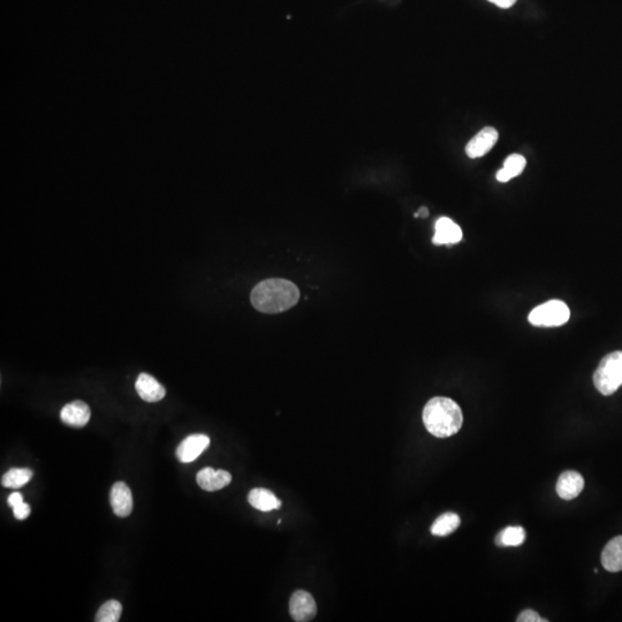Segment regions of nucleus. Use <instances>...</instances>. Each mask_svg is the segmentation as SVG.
I'll list each match as a JSON object with an SVG mask.
<instances>
[{"label":"nucleus","mask_w":622,"mask_h":622,"mask_svg":"<svg viewBox=\"0 0 622 622\" xmlns=\"http://www.w3.org/2000/svg\"><path fill=\"white\" fill-rule=\"evenodd\" d=\"M526 541V531L522 527H507L496 537L498 546H520Z\"/></svg>","instance_id":"obj_19"},{"label":"nucleus","mask_w":622,"mask_h":622,"mask_svg":"<svg viewBox=\"0 0 622 622\" xmlns=\"http://www.w3.org/2000/svg\"><path fill=\"white\" fill-rule=\"evenodd\" d=\"M91 411L86 402L73 401L67 403L60 411V420L65 424L74 428H82L89 422Z\"/></svg>","instance_id":"obj_11"},{"label":"nucleus","mask_w":622,"mask_h":622,"mask_svg":"<svg viewBox=\"0 0 622 622\" xmlns=\"http://www.w3.org/2000/svg\"><path fill=\"white\" fill-rule=\"evenodd\" d=\"M498 137H499V134H498L497 129H493V127L483 129L468 142L467 146H466V154H467L468 157L473 158V159L483 157L496 146Z\"/></svg>","instance_id":"obj_7"},{"label":"nucleus","mask_w":622,"mask_h":622,"mask_svg":"<svg viewBox=\"0 0 622 622\" xmlns=\"http://www.w3.org/2000/svg\"><path fill=\"white\" fill-rule=\"evenodd\" d=\"M289 614L296 622L311 621L317 614V605L313 596L304 590H298L289 599Z\"/></svg>","instance_id":"obj_5"},{"label":"nucleus","mask_w":622,"mask_h":622,"mask_svg":"<svg viewBox=\"0 0 622 622\" xmlns=\"http://www.w3.org/2000/svg\"><path fill=\"white\" fill-rule=\"evenodd\" d=\"M462 240V229L458 224L447 217H441L436 223V233L432 242L441 244H456Z\"/></svg>","instance_id":"obj_13"},{"label":"nucleus","mask_w":622,"mask_h":622,"mask_svg":"<svg viewBox=\"0 0 622 622\" xmlns=\"http://www.w3.org/2000/svg\"><path fill=\"white\" fill-rule=\"evenodd\" d=\"M13 514L18 520H26L30 515V506L28 503H19L18 506L13 507Z\"/></svg>","instance_id":"obj_22"},{"label":"nucleus","mask_w":622,"mask_h":622,"mask_svg":"<svg viewBox=\"0 0 622 622\" xmlns=\"http://www.w3.org/2000/svg\"><path fill=\"white\" fill-rule=\"evenodd\" d=\"M24 503V497H22V494L20 492H14V493L9 494V499H7V503H9V506L15 507L18 506L19 503Z\"/></svg>","instance_id":"obj_23"},{"label":"nucleus","mask_w":622,"mask_h":622,"mask_svg":"<svg viewBox=\"0 0 622 622\" xmlns=\"http://www.w3.org/2000/svg\"><path fill=\"white\" fill-rule=\"evenodd\" d=\"M196 482L204 491L221 490L232 482V475L226 471H216L214 468H203L197 473Z\"/></svg>","instance_id":"obj_9"},{"label":"nucleus","mask_w":622,"mask_h":622,"mask_svg":"<svg viewBox=\"0 0 622 622\" xmlns=\"http://www.w3.org/2000/svg\"><path fill=\"white\" fill-rule=\"evenodd\" d=\"M135 388L141 399L146 402H158L164 399L166 390L157 379L148 373H141L135 383Z\"/></svg>","instance_id":"obj_12"},{"label":"nucleus","mask_w":622,"mask_h":622,"mask_svg":"<svg viewBox=\"0 0 622 622\" xmlns=\"http://www.w3.org/2000/svg\"><path fill=\"white\" fill-rule=\"evenodd\" d=\"M248 501L254 508L259 509L261 512H270L281 507V501L268 488H253L248 494Z\"/></svg>","instance_id":"obj_15"},{"label":"nucleus","mask_w":622,"mask_h":622,"mask_svg":"<svg viewBox=\"0 0 622 622\" xmlns=\"http://www.w3.org/2000/svg\"><path fill=\"white\" fill-rule=\"evenodd\" d=\"M122 605L116 599H111L101 605L96 614L97 622H118L121 616Z\"/></svg>","instance_id":"obj_20"},{"label":"nucleus","mask_w":622,"mask_h":622,"mask_svg":"<svg viewBox=\"0 0 622 622\" xmlns=\"http://www.w3.org/2000/svg\"><path fill=\"white\" fill-rule=\"evenodd\" d=\"M488 1L494 4V5H497V6L501 7V9H509V7H512L518 0H488Z\"/></svg>","instance_id":"obj_24"},{"label":"nucleus","mask_w":622,"mask_h":622,"mask_svg":"<svg viewBox=\"0 0 622 622\" xmlns=\"http://www.w3.org/2000/svg\"><path fill=\"white\" fill-rule=\"evenodd\" d=\"M33 471L28 468H13L4 475L1 486L9 488H22L33 478Z\"/></svg>","instance_id":"obj_18"},{"label":"nucleus","mask_w":622,"mask_h":622,"mask_svg":"<svg viewBox=\"0 0 622 622\" xmlns=\"http://www.w3.org/2000/svg\"><path fill=\"white\" fill-rule=\"evenodd\" d=\"M526 165H527V161L523 156L518 155V154L508 156L503 163V169L497 173L498 181L508 182L515 176H520L523 172Z\"/></svg>","instance_id":"obj_16"},{"label":"nucleus","mask_w":622,"mask_h":622,"mask_svg":"<svg viewBox=\"0 0 622 622\" xmlns=\"http://www.w3.org/2000/svg\"><path fill=\"white\" fill-rule=\"evenodd\" d=\"M593 384L603 396H611L622 385V351L606 355L593 373Z\"/></svg>","instance_id":"obj_3"},{"label":"nucleus","mask_w":622,"mask_h":622,"mask_svg":"<svg viewBox=\"0 0 622 622\" xmlns=\"http://www.w3.org/2000/svg\"><path fill=\"white\" fill-rule=\"evenodd\" d=\"M423 423L432 436L448 438L461 429L463 415L456 401L445 396H436L424 407Z\"/></svg>","instance_id":"obj_2"},{"label":"nucleus","mask_w":622,"mask_h":622,"mask_svg":"<svg viewBox=\"0 0 622 622\" xmlns=\"http://www.w3.org/2000/svg\"><path fill=\"white\" fill-rule=\"evenodd\" d=\"M210 446V438L203 433L188 436L176 448V458L182 463L196 460Z\"/></svg>","instance_id":"obj_6"},{"label":"nucleus","mask_w":622,"mask_h":622,"mask_svg":"<svg viewBox=\"0 0 622 622\" xmlns=\"http://www.w3.org/2000/svg\"><path fill=\"white\" fill-rule=\"evenodd\" d=\"M110 503L114 514L119 518H127L133 511V494L131 488L124 482H116L110 492Z\"/></svg>","instance_id":"obj_8"},{"label":"nucleus","mask_w":622,"mask_h":622,"mask_svg":"<svg viewBox=\"0 0 622 622\" xmlns=\"http://www.w3.org/2000/svg\"><path fill=\"white\" fill-rule=\"evenodd\" d=\"M300 300L298 286L289 280H264L251 291L253 307L263 313H279L294 307Z\"/></svg>","instance_id":"obj_1"},{"label":"nucleus","mask_w":622,"mask_h":622,"mask_svg":"<svg viewBox=\"0 0 622 622\" xmlns=\"http://www.w3.org/2000/svg\"><path fill=\"white\" fill-rule=\"evenodd\" d=\"M571 310L563 301L552 300L541 304L531 310L529 313V323L533 326L554 328L561 326L568 322Z\"/></svg>","instance_id":"obj_4"},{"label":"nucleus","mask_w":622,"mask_h":622,"mask_svg":"<svg viewBox=\"0 0 622 622\" xmlns=\"http://www.w3.org/2000/svg\"><path fill=\"white\" fill-rule=\"evenodd\" d=\"M518 622H546V620L542 619L539 614L533 610H524L521 613L518 614Z\"/></svg>","instance_id":"obj_21"},{"label":"nucleus","mask_w":622,"mask_h":622,"mask_svg":"<svg viewBox=\"0 0 622 622\" xmlns=\"http://www.w3.org/2000/svg\"><path fill=\"white\" fill-rule=\"evenodd\" d=\"M418 216H421V217L423 218L428 217V216H429V211H428V209L421 208L420 210H418V212H417V214H415V217H418Z\"/></svg>","instance_id":"obj_25"},{"label":"nucleus","mask_w":622,"mask_h":622,"mask_svg":"<svg viewBox=\"0 0 622 622\" xmlns=\"http://www.w3.org/2000/svg\"><path fill=\"white\" fill-rule=\"evenodd\" d=\"M601 565L608 572H621L622 536L614 537L606 544L601 553Z\"/></svg>","instance_id":"obj_14"},{"label":"nucleus","mask_w":622,"mask_h":622,"mask_svg":"<svg viewBox=\"0 0 622 622\" xmlns=\"http://www.w3.org/2000/svg\"><path fill=\"white\" fill-rule=\"evenodd\" d=\"M461 520L456 513H445L438 516L431 526V533L433 536H447L454 533L460 527Z\"/></svg>","instance_id":"obj_17"},{"label":"nucleus","mask_w":622,"mask_h":622,"mask_svg":"<svg viewBox=\"0 0 622 622\" xmlns=\"http://www.w3.org/2000/svg\"><path fill=\"white\" fill-rule=\"evenodd\" d=\"M584 488V479L578 471H568L561 473L558 479V496L565 501H572L580 496Z\"/></svg>","instance_id":"obj_10"}]
</instances>
